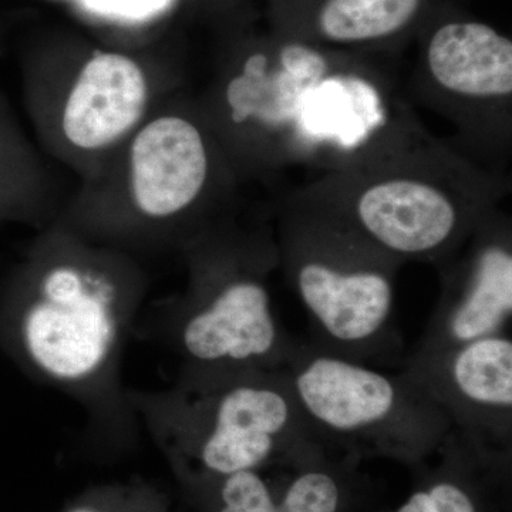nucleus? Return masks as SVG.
Returning a JSON list of instances; mask_svg holds the SVG:
<instances>
[{"label":"nucleus","instance_id":"obj_9","mask_svg":"<svg viewBox=\"0 0 512 512\" xmlns=\"http://www.w3.org/2000/svg\"><path fill=\"white\" fill-rule=\"evenodd\" d=\"M440 298L412 357L507 333L512 315V218L497 208L439 268Z\"/></svg>","mask_w":512,"mask_h":512},{"label":"nucleus","instance_id":"obj_14","mask_svg":"<svg viewBox=\"0 0 512 512\" xmlns=\"http://www.w3.org/2000/svg\"><path fill=\"white\" fill-rule=\"evenodd\" d=\"M320 458L293 478L278 501L279 512H339L342 504L339 480L325 468L316 466Z\"/></svg>","mask_w":512,"mask_h":512},{"label":"nucleus","instance_id":"obj_16","mask_svg":"<svg viewBox=\"0 0 512 512\" xmlns=\"http://www.w3.org/2000/svg\"><path fill=\"white\" fill-rule=\"evenodd\" d=\"M397 512H478L473 494L453 478H440L407 498Z\"/></svg>","mask_w":512,"mask_h":512},{"label":"nucleus","instance_id":"obj_6","mask_svg":"<svg viewBox=\"0 0 512 512\" xmlns=\"http://www.w3.org/2000/svg\"><path fill=\"white\" fill-rule=\"evenodd\" d=\"M138 421L171 454L221 478L274 461L309 463L325 447L299 409L285 369L161 392H128Z\"/></svg>","mask_w":512,"mask_h":512},{"label":"nucleus","instance_id":"obj_12","mask_svg":"<svg viewBox=\"0 0 512 512\" xmlns=\"http://www.w3.org/2000/svg\"><path fill=\"white\" fill-rule=\"evenodd\" d=\"M451 0H266L269 28L333 50L400 59Z\"/></svg>","mask_w":512,"mask_h":512},{"label":"nucleus","instance_id":"obj_7","mask_svg":"<svg viewBox=\"0 0 512 512\" xmlns=\"http://www.w3.org/2000/svg\"><path fill=\"white\" fill-rule=\"evenodd\" d=\"M299 409L323 447L419 460L450 437V420L406 372L389 373L298 342L285 366Z\"/></svg>","mask_w":512,"mask_h":512},{"label":"nucleus","instance_id":"obj_4","mask_svg":"<svg viewBox=\"0 0 512 512\" xmlns=\"http://www.w3.org/2000/svg\"><path fill=\"white\" fill-rule=\"evenodd\" d=\"M190 251V286L160 318L180 365L174 383L205 386L285 369L296 340L272 303L275 228L212 224L192 237Z\"/></svg>","mask_w":512,"mask_h":512},{"label":"nucleus","instance_id":"obj_2","mask_svg":"<svg viewBox=\"0 0 512 512\" xmlns=\"http://www.w3.org/2000/svg\"><path fill=\"white\" fill-rule=\"evenodd\" d=\"M140 286L86 249L37 252L0 296V345L30 375L106 413L131 433L120 383Z\"/></svg>","mask_w":512,"mask_h":512},{"label":"nucleus","instance_id":"obj_17","mask_svg":"<svg viewBox=\"0 0 512 512\" xmlns=\"http://www.w3.org/2000/svg\"><path fill=\"white\" fill-rule=\"evenodd\" d=\"M87 6L97 12L124 18H146L168 5L170 0H86Z\"/></svg>","mask_w":512,"mask_h":512},{"label":"nucleus","instance_id":"obj_13","mask_svg":"<svg viewBox=\"0 0 512 512\" xmlns=\"http://www.w3.org/2000/svg\"><path fill=\"white\" fill-rule=\"evenodd\" d=\"M147 96L146 76L134 60L99 53L84 64L64 103V136L82 150L109 147L136 126Z\"/></svg>","mask_w":512,"mask_h":512},{"label":"nucleus","instance_id":"obj_18","mask_svg":"<svg viewBox=\"0 0 512 512\" xmlns=\"http://www.w3.org/2000/svg\"><path fill=\"white\" fill-rule=\"evenodd\" d=\"M70 512H96V511L90 510V508L79 507V508H74V510H72Z\"/></svg>","mask_w":512,"mask_h":512},{"label":"nucleus","instance_id":"obj_8","mask_svg":"<svg viewBox=\"0 0 512 512\" xmlns=\"http://www.w3.org/2000/svg\"><path fill=\"white\" fill-rule=\"evenodd\" d=\"M410 103L453 127L447 140L463 156L494 173L511 174L512 40L493 23L451 0L414 40Z\"/></svg>","mask_w":512,"mask_h":512},{"label":"nucleus","instance_id":"obj_15","mask_svg":"<svg viewBox=\"0 0 512 512\" xmlns=\"http://www.w3.org/2000/svg\"><path fill=\"white\" fill-rule=\"evenodd\" d=\"M218 480V512H279L278 501L258 471H241Z\"/></svg>","mask_w":512,"mask_h":512},{"label":"nucleus","instance_id":"obj_3","mask_svg":"<svg viewBox=\"0 0 512 512\" xmlns=\"http://www.w3.org/2000/svg\"><path fill=\"white\" fill-rule=\"evenodd\" d=\"M494 173L430 136L402 153L296 185L285 197L323 212L402 264L439 268L511 192Z\"/></svg>","mask_w":512,"mask_h":512},{"label":"nucleus","instance_id":"obj_11","mask_svg":"<svg viewBox=\"0 0 512 512\" xmlns=\"http://www.w3.org/2000/svg\"><path fill=\"white\" fill-rule=\"evenodd\" d=\"M227 175V153L211 127L192 117H158L131 146V188L151 220L191 217L208 207Z\"/></svg>","mask_w":512,"mask_h":512},{"label":"nucleus","instance_id":"obj_5","mask_svg":"<svg viewBox=\"0 0 512 512\" xmlns=\"http://www.w3.org/2000/svg\"><path fill=\"white\" fill-rule=\"evenodd\" d=\"M279 268L313 325V345L373 365L400 355L394 326L402 262L342 222L284 197L275 227Z\"/></svg>","mask_w":512,"mask_h":512},{"label":"nucleus","instance_id":"obj_10","mask_svg":"<svg viewBox=\"0 0 512 512\" xmlns=\"http://www.w3.org/2000/svg\"><path fill=\"white\" fill-rule=\"evenodd\" d=\"M403 372L433 397L454 433L505 460L512 439V340L507 333L437 355L404 359Z\"/></svg>","mask_w":512,"mask_h":512},{"label":"nucleus","instance_id":"obj_1","mask_svg":"<svg viewBox=\"0 0 512 512\" xmlns=\"http://www.w3.org/2000/svg\"><path fill=\"white\" fill-rule=\"evenodd\" d=\"M397 60L269 28L229 53L207 123L225 153L255 173L356 170L433 136L404 93Z\"/></svg>","mask_w":512,"mask_h":512}]
</instances>
